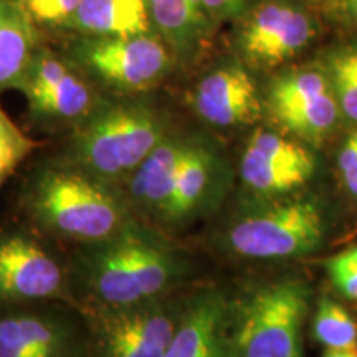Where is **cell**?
Returning <instances> with one entry per match:
<instances>
[{
    "label": "cell",
    "instance_id": "4fadbf2b",
    "mask_svg": "<svg viewBox=\"0 0 357 357\" xmlns=\"http://www.w3.org/2000/svg\"><path fill=\"white\" fill-rule=\"evenodd\" d=\"M190 101L199 118L217 128L253 124L263 109L255 82L238 63L208 71L194 88Z\"/></svg>",
    "mask_w": 357,
    "mask_h": 357
},
{
    "label": "cell",
    "instance_id": "7c38bea8",
    "mask_svg": "<svg viewBox=\"0 0 357 357\" xmlns=\"http://www.w3.org/2000/svg\"><path fill=\"white\" fill-rule=\"evenodd\" d=\"M316 169V158L305 142L284 132L258 129L242 155L240 176L248 189L265 195L294 192Z\"/></svg>",
    "mask_w": 357,
    "mask_h": 357
},
{
    "label": "cell",
    "instance_id": "83f0119b",
    "mask_svg": "<svg viewBox=\"0 0 357 357\" xmlns=\"http://www.w3.org/2000/svg\"><path fill=\"white\" fill-rule=\"evenodd\" d=\"M323 357H357V346L344 347V349H328Z\"/></svg>",
    "mask_w": 357,
    "mask_h": 357
},
{
    "label": "cell",
    "instance_id": "f546056e",
    "mask_svg": "<svg viewBox=\"0 0 357 357\" xmlns=\"http://www.w3.org/2000/svg\"><path fill=\"white\" fill-rule=\"evenodd\" d=\"M344 2L347 8H349V12L357 19V0H344Z\"/></svg>",
    "mask_w": 357,
    "mask_h": 357
},
{
    "label": "cell",
    "instance_id": "d6986e66",
    "mask_svg": "<svg viewBox=\"0 0 357 357\" xmlns=\"http://www.w3.org/2000/svg\"><path fill=\"white\" fill-rule=\"evenodd\" d=\"M146 6L159 37L177 56L200 50L212 25L200 0H146Z\"/></svg>",
    "mask_w": 357,
    "mask_h": 357
},
{
    "label": "cell",
    "instance_id": "7a4b0ae2",
    "mask_svg": "<svg viewBox=\"0 0 357 357\" xmlns=\"http://www.w3.org/2000/svg\"><path fill=\"white\" fill-rule=\"evenodd\" d=\"M25 205L40 229L78 247L109 240L136 218L121 187L91 176L65 158L33 174Z\"/></svg>",
    "mask_w": 357,
    "mask_h": 357
},
{
    "label": "cell",
    "instance_id": "d4e9b609",
    "mask_svg": "<svg viewBox=\"0 0 357 357\" xmlns=\"http://www.w3.org/2000/svg\"><path fill=\"white\" fill-rule=\"evenodd\" d=\"M337 171L346 190L357 199V129L346 137L339 149Z\"/></svg>",
    "mask_w": 357,
    "mask_h": 357
},
{
    "label": "cell",
    "instance_id": "ac0fdd59",
    "mask_svg": "<svg viewBox=\"0 0 357 357\" xmlns=\"http://www.w3.org/2000/svg\"><path fill=\"white\" fill-rule=\"evenodd\" d=\"M146 0H79L66 29L93 37H121L151 32Z\"/></svg>",
    "mask_w": 357,
    "mask_h": 357
},
{
    "label": "cell",
    "instance_id": "8fae6325",
    "mask_svg": "<svg viewBox=\"0 0 357 357\" xmlns=\"http://www.w3.org/2000/svg\"><path fill=\"white\" fill-rule=\"evenodd\" d=\"M318 24L291 0H261L242 15L240 53L250 65L275 68L305 52L316 40Z\"/></svg>",
    "mask_w": 357,
    "mask_h": 357
},
{
    "label": "cell",
    "instance_id": "6da1fadb",
    "mask_svg": "<svg viewBox=\"0 0 357 357\" xmlns=\"http://www.w3.org/2000/svg\"><path fill=\"white\" fill-rule=\"evenodd\" d=\"M185 270L178 250L134 218L109 240L78 247L68 266L73 305L124 307L159 300Z\"/></svg>",
    "mask_w": 357,
    "mask_h": 357
},
{
    "label": "cell",
    "instance_id": "603a6c76",
    "mask_svg": "<svg viewBox=\"0 0 357 357\" xmlns=\"http://www.w3.org/2000/svg\"><path fill=\"white\" fill-rule=\"evenodd\" d=\"M37 142L26 136L0 108V185L33 153Z\"/></svg>",
    "mask_w": 357,
    "mask_h": 357
},
{
    "label": "cell",
    "instance_id": "52a82bcc",
    "mask_svg": "<svg viewBox=\"0 0 357 357\" xmlns=\"http://www.w3.org/2000/svg\"><path fill=\"white\" fill-rule=\"evenodd\" d=\"M319 202L294 199L255 208L231 223L227 245L247 258H288L311 253L324 238Z\"/></svg>",
    "mask_w": 357,
    "mask_h": 357
},
{
    "label": "cell",
    "instance_id": "cb8c5ba5",
    "mask_svg": "<svg viewBox=\"0 0 357 357\" xmlns=\"http://www.w3.org/2000/svg\"><path fill=\"white\" fill-rule=\"evenodd\" d=\"M35 24L66 25L79 0H20Z\"/></svg>",
    "mask_w": 357,
    "mask_h": 357
},
{
    "label": "cell",
    "instance_id": "44dd1931",
    "mask_svg": "<svg viewBox=\"0 0 357 357\" xmlns=\"http://www.w3.org/2000/svg\"><path fill=\"white\" fill-rule=\"evenodd\" d=\"M314 337L328 349L357 346V323L346 307L333 300L319 303L312 324Z\"/></svg>",
    "mask_w": 357,
    "mask_h": 357
},
{
    "label": "cell",
    "instance_id": "3957f363",
    "mask_svg": "<svg viewBox=\"0 0 357 357\" xmlns=\"http://www.w3.org/2000/svg\"><path fill=\"white\" fill-rule=\"evenodd\" d=\"M169 134L166 116L153 102H102L75 126L65 159L108 184L121 187Z\"/></svg>",
    "mask_w": 357,
    "mask_h": 357
},
{
    "label": "cell",
    "instance_id": "ba28073f",
    "mask_svg": "<svg viewBox=\"0 0 357 357\" xmlns=\"http://www.w3.org/2000/svg\"><path fill=\"white\" fill-rule=\"evenodd\" d=\"M266 111L276 126L294 139L319 146L341 119L326 68H296L271 83Z\"/></svg>",
    "mask_w": 357,
    "mask_h": 357
},
{
    "label": "cell",
    "instance_id": "4316f807",
    "mask_svg": "<svg viewBox=\"0 0 357 357\" xmlns=\"http://www.w3.org/2000/svg\"><path fill=\"white\" fill-rule=\"evenodd\" d=\"M211 20H230L243 15L250 8L252 0H200Z\"/></svg>",
    "mask_w": 357,
    "mask_h": 357
},
{
    "label": "cell",
    "instance_id": "9a60e30c",
    "mask_svg": "<svg viewBox=\"0 0 357 357\" xmlns=\"http://www.w3.org/2000/svg\"><path fill=\"white\" fill-rule=\"evenodd\" d=\"M195 137L171 132L136 167L121 185L132 212L159 218L172 197L177 176L184 166Z\"/></svg>",
    "mask_w": 357,
    "mask_h": 357
},
{
    "label": "cell",
    "instance_id": "ffe728a7",
    "mask_svg": "<svg viewBox=\"0 0 357 357\" xmlns=\"http://www.w3.org/2000/svg\"><path fill=\"white\" fill-rule=\"evenodd\" d=\"M29 102L33 114L38 118L58 123H73L75 126L84 121L102 105L95 89L73 70L47 91L30 98Z\"/></svg>",
    "mask_w": 357,
    "mask_h": 357
},
{
    "label": "cell",
    "instance_id": "f1b7e54d",
    "mask_svg": "<svg viewBox=\"0 0 357 357\" xmlns=\"http://www.w3.org/2000/svg\"><path fill=\"white\" fill-rule=\"evenodd\" d=\"M342 255H344L347 260L352 261L357 266V247H352V248L344 250V252H342Z\"/></svg>",
    "mask_w": 357,
    "mask_h": 357
},
{
    "label": "cell",
    "instance_id": "5bb4252c",
    "mask_svg": "<svg viewBox=\"0 0 357 357\" xmlns=\"http://www.w3.org/2000/svg\"><path fill=\"white\" fill-rule=\"evenodd\" d=\"M162 357H234L231 303L225 294L208 288L189 298Z\"/></svg>",
    "mask_w": 357,
    "mask_h": 357
},
{
    "label": "cell",
    "instance_id": "9c48e42d",
    "mask_svg": "<svg viewBox=\"0 0 357 357\" xmlns=\"http://www.w3.org/2000/svg\"><path fill=\"white\" fill-rule=\"evenodd\" d=\"M48 305L0 307V357H88L78 307Z\"/></svg>",
    "mask_w": 357,
    "mask_h": 357
},
{
    "label": "cell",
    "instance_id": "2e32d148",
    "mask_svg": "<svg viewBox=\"0 0 357 357\" xmlns=\"http://www.w3.org/2000/svg\"><path fill=\"white\" fill-rule=\"evenodd\" d=\"M223 172L222 158L213 146L195 137L177 176L172 197L158 220L169 227L184 225L207 211L218 197Z\"/></svg>",
    "mask_w": 357,
    "mask_h": 357
},
{
    "label": "cell",
    "instance_id": "e0dca14e",
    "mask_svg": "<svg viewBox=\"0 0 357 357\" xmlns=\"http://www.w3.org/2000/svg\"><path fill=\"white\" fill-rule=\"evenodd\" d=\"M37 42L35 22L20 0H0V91L24 86Z\"/></svg>",
    "mask_w": 357,
    "mask_h": 357
},
{
    "label": "cell",
    "instance_id": "277c9868",
    "mask_svg": "<svg viewBox=\"0 0 357 357\" xmlns=\"http://www.w3.org/2000/svg\"><path fill=\"white\" fill-rule=\"evenodd\" d=\"M310 289L300 280L263 284L231 305L234 357H303Z\"/></svg>",
    "mask_w": 357,
    "mask_h": 357
},
{
    "label": "cell",
    "instance_id": "30bf717a",
    "mask_svg": "<svg viewBox=\"0 0 357 357\" xmlns=\"http://www.w3.org/2000/svg\"><path fill=\"white\" fill-rule=\"evenodd\" d=\"M73 303L68 266L33 236L0 234V307Z\"/></svg>",
    "mask_w": 357,
    "mask_h": 357
},
{
    "label": "cell",
    "instance_id": "7402d4cb",
    "mask_svg": "<svg viewBox=\"0 0 357 357\" xmlns=\"http://www.w3.org/2000/svg\"><path fill=\"white\" fill-rule=\"evenodd\" d=\"M326 71L341 114L357 124V47H344L334 52L329 56Z\"/></svg>",
    "mask_w": 357,
    "mask_h": 357
},
{
    "label": "cell",
    "instance_id": "5b68a950",
    "mask_svg": "<svg viewBox=\"0 0 357 357\" xmlns=\"http://www.w3.org/2000/svg\"><path fill=\"white\" fill-rule=\"evenodd\" d=\"M185 301L159 298L124 307L77 306L86 324L88 357H162Z\"/></svg>",
    "mask_w": 357,
    "mask_h": 357
},
{
    "label": "cell",
    "instance_id": "4dcf8cb0",
    "mask_svg": "<svg viewBox=\"0 0 357 357\" xmlns=\"http://www.w3.org/2000/svg\"><path fill=\"white\" fill-rule=\"evenodd\" d=\"M319 2H323V3H326V6H334V3L337 2V0H319Z\"/></svg>",
    "mask_w": 357,
    "mask_h": 357
},
{
    "label": "cell",
    "instance_id": "8992f818",
    "mask_svg": "<svg viewBox=\"0 0 357 357\" xmlns=\"http://www.w3.org/2000/svg\"><path fill=\"white\" fill-rule=\"evenodd\" d=\"M169 45L153 32L121 37L83 35L70 47V58L102 86L121 95L146 91L172 65Z\"/></svg>",
    "mask_w": 357,
    "mask_h": 357
},
{
    "label": "cell",
    "instance_id": "484cf974",
    "mask_svg": "<svg viewBox=\"0 0 357 357\" xmlns=\"http://www.w3.org/2000/svg\"><path fill=\"white\" fill-rule=\"evenodd\" d=\"M328 271L333 284L342 296L357 300V266L354 263L339 253L328 261Z\"/></svg>",
    "mask_w": 357,
    "mask_h": 357
}]
</instances>
